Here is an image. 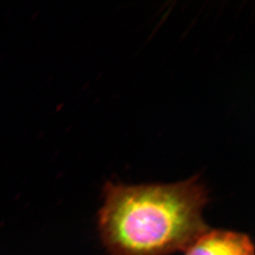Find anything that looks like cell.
Masks as SVG:
<instances>
[{"label": "cell", "mask_w": 255, "mask_h": 255, "mask_svg": "<svg viewBox=\"0 0 255 255\" xmlns=\"http://www.w3.org/2000/svg\"><path fill=\"white\" fill-rule=\"evenodd\" d=\"M99 231L109 255H166L186 251L208 231L207 192L198 177L173 184L104 186Z\"/></svg>", "instance_id": "6da1fadb"}, {"label": "cell", "mask_w": 255, "mask_h": 255, "mask_svg": "<svg viewBox=\"0 0 255 255\" xmlns=\"http://www.w3.org/2000/svg\"><path fill=\"white\" fill-rule=\"evenodd\" d=\"M185 251V255H255L253 243L246 234L210 229Z\"/></svg>", "instance_id": "7a4b0ae2"}]
</instances>
